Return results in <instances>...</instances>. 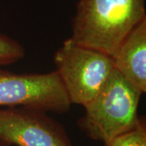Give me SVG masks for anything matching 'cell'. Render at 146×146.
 Returning <instances> with one entry per match:
<instances>
[{
	"label": "cell",
	"instance_id": "obj_1",
	"mask_svg": "<svg viewBox=\"0 0 146 146\" xmlns=\"http://www.w3.org/2000/svg\"><path fill=\"white\" fill-rule=\"evenodd\" d=\"M145 0H80L70 39L111 57L143 19Z\"/></svg>",
	"mask_w": 146,
	"mask_h": 146
},
{
	"label": "cell",
	"instance_id": "obj_2",
	"mask_svg": "<svg viewBox=\"0 0 146 146\" xmlns=\"http://www.w3.org/2000/svg\"><path fill=\"white\" fill-rule=\"evenodd\" d=\"M142 95L115 69L98 95L84 106L79 128L90 139L106 145L137 123Z\"/></svg>",
	"mask_w": 146,
	"mask_h": 146
},
{
	"label": "cell",
	"instance_id": "obj_3",
	"mask_svg": "<svg viewBox=\"0 0 146 146\" xmlns=\"http://www.w3.org/2000/svg\"><path fill=\"white\" fill-rule=\"evenodd\" d=\"M54 62L71 104L82 106L98 95L115 70L111 56L70 38L55 51Z\"/></svg>",
	"mask_w": 146,
	"mask_h": 146
},
{
	"label": "cell",
	"instance_id": "obj_4",
	"mask_svg": "<svg viewBox=\"0 0 146 146\" xmlns=\"http://www.w3.org/2000/svg\"><path fill=\"white\" fill-rule=\"evenodd\" d=\"M71 106L55 70L18 74L0 67V108L24 106L63 114Z\"/></svg>",
	"mask_w": 146,
	"mask_h": 146
},
{
	"label": "cell",
	"instance_id": "obj_5",
	"mask_svg": "<svg viewBox=\"0 0 146 146\" xmlns=\"http://www.w3.org/2000/svg\"><path fill=\"white\" fill-rule=\"evenodd\" d=\"M0 140L16 146H73L60 123L42 110L0 108Z\"/></svg>",
	"mask_w": 146,
	"mask_h": 146
},
{
	"label": "cell",
	"instance_id": "obj_6",
	"mask_svg": "<svg viewBox=\"0 0 146 146\" xmlns=\"http://www.w3.org/2000/svg\"><path fill=\"white\" fill-rule=\"evenodd\" d=\"M112 58L115 70L141 94H145L146 18L126 36Z\"/></svg>",
	"mask_w": 146,
	"mask_h": 146
},
{
	"label": "cell",
	"instance_id": "obj_7",
	"mask_svg": "<svg viewBox=\"0 0 146 146\" xmlns=\"http://www.w3.org/2000/svg\"><path fill=\"white\" fill-rule=\"evenodd\" d=\"M105 146H146V120L140 116L132 128L115 136Z\"/></svg>",
	"mask_w": 146,
	"mask_h": 146
},
{
	"label": "cell",
	"instance_id": "obj_8",
	"mask_svg": "<svg viewBox=\"0 0 146 146\" xmlns=\"http://www.w3.org/2000/svg\"><path fill=\"white\" fill-rule=\"evenodd\" d=\"M25 56V49L19 42L0 33V67L20 61Z\"/></svg>",
	"mask_w": 146,
	"mask_h": 146
},
{
	"label": "cell",
	"instance_id": "obj_9",
	"mask_svg": "<svg viewBox=\"0 0 146 146\" xmlns=\"http://www.w3.org/2000/svg\"><path fill=\"white\" fill-rule=\"evenodd\" d=\"M0 146H11V145H8V144L5 143L4 141H3L0 140Z\"/></svg>",
	"mask_w": 146,
	"mask_h": 146
}]
</instances>
